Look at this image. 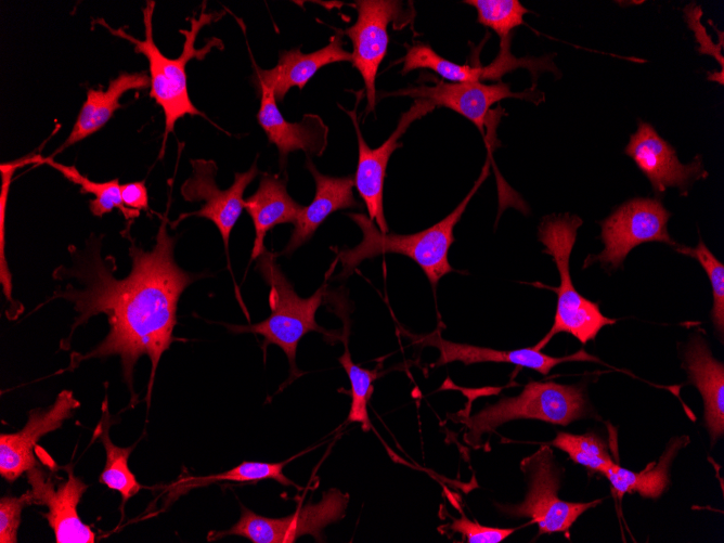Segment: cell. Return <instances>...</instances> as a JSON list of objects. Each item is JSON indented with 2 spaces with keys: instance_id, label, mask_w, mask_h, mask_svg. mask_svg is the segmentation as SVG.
I'll return each instance as SVG.
<instances>
[{
  "instance_id": "obj_21",
  "label": "cell",
  "mask_w": 724,
  "mask_h": 543,
  "mask_svg": "<svg viewBox=\"0 0 724 543\" xmlns=\"http://www.w3.org/2000/svg\"><path fill=\"white\" fill-rule=\"evenodd\" d=\"M306 167L315 181V195L309 206L302 207L294 222L295 228L283 250L284 255H290L308 242L316 229L334 211L360 207L353 196L352 176H325L316 169L310 157H307Z\"/></svg>"
},
{
  "instance_id": "obj_23",
  "label": "cell",
  "mask_w": 724,
  "mask_h": 543,
  "mask_svg": "<svg viewBox=\"0 0 724 543\" xmlns=\"http://www.w3.org/2000/svg\"><path fill=\"white\" fill-rule=\"evenodd\" d=\"M302 207L288 194L286 179L270 173L261 176L258 189L244 203V209L250 216L255 228L251 261L267 250V232L276 224L294 223Z\"/></svg>"
},
{
  "instance_id": "obj_34",
  "label": "cell",
  "mask_w": 724,
  "mask_h": 543,
  "mask_svg": "<svg viewBox=\"0 0 724 543\" xmlns=\"http://www.w3.org/2000/svg\"><path fill=\"white\" fill-rule=\"evenodd\" d=\"M33 504L30 491L0 499V542L16 543L22 510Z\"/></svg>"
},
{
  "instance_id": "obj_17",
  "label": "cell",
  "mask_w": 724,
  "mask_h": 543,
  "mask_svg": "<svg viewBox=\"0 0 724 543\" xmlns=\"http://www.w3.org/2000/svg\"><path fill=\"white\" fill-rule=\"evenodd\" d=\"M342 37V30L337 29L325 47L311 53L301 52L299 47L284 50L280 53L276 65L270 69L259 67L251 57L253 82L256 88L262 86L270 89L276 102H282L293 87L302 90L322 67L338 62H351V53L344 49Z\"/></svg>"
},
{
  "instance_id": "obj_20",
  "label": "cell",
  "mask_w": 724,
  "mask_h": 543,
  "mask_svg": "<svg viewBox=\"0 0 724 543\" xmlns=\"http://www.w3.org/2000/svg\"><path fill=\"white\" fill-rule=\"evenodd\" d=\"M689 382L699 390L704 405V424L712 444L724 434V365L716 360L706 339L695 334L683 352Z\"/></svg>"
},
{
  "instance_id": "obj_4",
  "label": "cell",
  "mask_w": 724,
  "mask_h": 543,
  "mask_svg": "<svg viewBox=\"0 0 724 543\" xmlns=\"http://www.w3.org/2000/svg\"><path fill=\"white\" fill-rule=\"evenodd\" d=\"M582 223L580 217L566 212L546 216L539 224L538 240L545 246L543 253L553 258L560 284L551 288L557 294L554 322L546 335L533 346L536 350H542L558 333L571 334L586 344L594 340L604 326L616 323L600 312L598 303L580 295L572 284L569 260Z\"/></svg>"
},
{
  "instance_id": "obj_12",
  "label": "cell",
  "mask_w": 724,
  "mask_h": 543,
  "mask_svg": "<svg viewBox=\"0 0 724 543\" xmlns=\"http://www.w3.org/2000/svg\"><path fill=\"white\" fill-rule=\"evenodd\" d=\"M358 18L353 25L342 30L352 42L351 63L358 69L366 92L365 113L376 105V76L387 53L388 25L402 15V2L395 0H358L354 2Z\"/></svg>"
},
{
  "instance_id": "obj_33",
  "label": "cell",
  "mask_w": 724,
  "mask_h": 543,
  "mask_svg": "<svg viewBox=\"0 0 724 543\" xmlns=\"http://www.w3.org/2000/svg\"><path fill=\"white\" fill-rule=\"evenodd\" d=\"M26 164H31V157L29 158H21L17 160L9 161L1 164L0 166V171H1V180H2V185H1V195H0V241H1V261H0V280L1 284L3 287V293L7 299L14 306L15 302L12 299V276L10 273V270L8 268V262L5 261V255H4V222H5V206H7V201H8V195H9V190H10V184L12 181V177L15 172V170Z\"/></svg>"
},
{
  "instance_id": "obj_13",
  "label": "cell",
  "mask_w": 724,
  "mask_h": 543,
  "mask_svg": "<svg viewBox=\"0 0 724 543\" xmlns=\"http://www.w3.org/2000/svg\"><path fill=\"white\" fill-rule=\"evenodd\" d=\"M67 478L57 482L52 471L46 473L38 465L26 471L33 504L44 505L43 517L54 532L57 543H94L95 534L80 519L77 507L88 486L66 466Z\"/></svg>"
},
{
  "instance_id": "obj_10",
  "label": "cell",
  "mask_w": 724,
  "mask_h": 543,
  "mask_svg": "<svg viewBox=\"0 0 724 543\" xmlns=\"http://www.w3.org/2000/svg\"><path fill=\"white\" fill-rule=\"evenodd\" d=\"M192 174L181 185V195L188 202H204L196 211L181 214L170 227L177 225L188 217L196 216L214 222L219 230L229 260V238L232 229L244 209V192L259 174L257 160L245 172H235L232 185L220 190L216 183L217 165L211 159H191Z\"/></svg>"
},
{
  "instance_id": "obj_36",
  "label": "cell",
  "mask_w": 724,
  "mask_h": 543,
  "mask_svg": "<svg viewBox=\"0 0 724 543\" xmlns=\"http://www.w3.org/2000/svg\"><path fill=\"white\" fill-rule=\"evenodd\" d=\"M121 199L133 210H148V194L145 180L120 184Z\"/></svg>"
},
{
  "instance_id": "obj_2",
  "label": "cell",
  "mask_w": 724,
  "mask_h": 543,
  "mask_svg": "<svg viewBox=\"0 0 724 543\" xmlns=\"http://www.w3.org/2000/svg\"><path fill=\"white\" fill-rule=\"evenodd\" d=\"M155 5V1L148 0L143 8V23L145 29V39L143 40L132 37L122 28H111L103 21L101 24H104L113 35L132 42L134 51L143 54L148 61L151 81L150 96L161 107L165 116L161 155L165 150L167 138L169 133L173 132L177 120L186 115L205 117V115L191 101L188 89L186 64L192 59L203 60L206 54L220 42L215 38L210 39L204 47L198 49L195 48V40L201 29L212 22H217L223 14L218 12H206V4L204 3L198 15L190 17V28L180 30L184 36L181 54L177 59H170L160 52L154 41L153 14Z\"/></svg>"
},
{
  "instance_id": "obj_28",
  "label": "cell",
  "mask_w": 724,
  "mask_h": 543,
  "mask_svg": "<svg viewBox=\"0 0 724 543\" xmlns=\"http://www.w3.org/2000/svg\"><path fill=\"white\" fill-rule=\"evenodd\" d=\"M35 163L49 165L65 179L79 185L81 193L93 194L94 198L89 201L92 215L102 217L117 208L128 222L140 216L139 210H133L125 206L121 199L118 178L105 182L91 181L88 177L81 174L75 166L57 163L53 157L36 156Z\"/></svg>"
},
{
  "instance_id": "obj_35",
  "label": "cell",
  "mask_w": 724,
  "mask_h": 543,
  "mask_svg": "<svg viewBox=\"0 0 724 543\" xmlns=\"http://www.w3.org/2000/svg\"><path fill=\"white\" fill-rule=\"evenodd\" d=\"M450 529L462 534L467 543H499L516 531V528H494L469 520L465 515L454 519Z\"/></svg>"
},
{
  "instance_id": "obj_29",
  "label": "cell",
  "mask_w": 724,
  "mask_h": 543,
  "mask_svg": "<svg viewBox=\"0 0 724 543\" xmlns=\"http://www.w3.org/2000/svg\"><path fill=\"white\" fill-rule=\"evenodd\" d=\"M551 445L566 452L577 464L604 474L615 462L605 441L594 434L573 435L559 431Z\"/></svg>"
},
{
  "instance_id": "obj_3",
  "label": "cell",
  "mask_w": 724,
  "mask_h": 543,
  "mask_svg": "<svg viewBox=\"0 0 724 543\" xmlns=\"http://www.w3.org/2000/svg\"><path fill=\"white\" fill-rule=\"evenodd\" d=\"M487 176L488 161L471 190L454 210L436 224L417 233H383L366 215L347 214L360 228L362 240L354 247L344 248L337 253L342 266L338 277L349 276L365 259L384 254H399L414 260L425 272L430 284L436 286L443 275L454 271L448 259L450 246L454 242L453 229Z\"/></svg>"
},
{
  "instance_id": "obj_30",
  "label": "cell",
  "mask_w": 724,
  "mask_h": 543,
  "mask_svg": "<svg viewBox=\"0 0 724 543\" xmlns=\"http://www.w3.org/2000/svg\"><path fill=\"white\" fill-rule=\"evenodd\" d=\"M477 11V22L491 28L500 41L512 39V31L525 23L530 11L518 0H466Z\"/></svg>"
},
{
  "instance_id": "obj_18",
  "label": "cell",
  "mask_w": 724,
  "mask_h": 543,
  "mask_svg": "<svg viewBox=\"0 0 724 543\" xmlns=\"http://www.w3.org/2000/svg\"><path fill=\"white\" fill-rule=\"evenodd\" d=\"M257 90L260 94L257 120L268 141L276 146L282 170L292 152L303 151L307 157L323 154L327 145L328 127L319 115L305 114L300 121L289 122L281 114L273 92L262 86Z\"/></svg>"
},
{
  "instance_id": "obj_15",
  "label": "cell",
  "mask_w": 724,
  "mask_h": 543,
  "mask_svg": "<svg viewBox=\"0 0 724 543\" xmlns=\"http://www.w3.org/2000/svg\"><path fill=\"white\" fill-rule=\"evenodd\" d=\"M386 95H408L415 100H427L435 107L450 108L471 121L483 134L484 124L492 113L490 107L504 99L515 98L539 104L544 94L538 90L513 92L503 81L487 85L483 82H445L437 81L434 86L422 85L386 93Z\"/></svg>"
},
{
  "instance_id": "obj_9",
  "label": "cell",
  "mask_w": 724,
  "mask_h": 543,
  "mask_svg": "<svg viewBox=\"0 0 724 543\" xmlns=\"http://www.w3.org/2000/svg\"><path fill=\"white\" fill-rule=\"evenodd\" d=\"M670 217L671 212L658 198L635 197L625 202L599 222L604 249L589 255L583 267L598 261L604 268L617 269L643 243L661 242L677 247L668 232Z\"/></svg>"
},
{
  "instance_id": "obj_11",
  "label": "cell",
  "mask_w": 724,
  "mask_h": 543,
  "mask_svg": "<svg viewBox=\"0 0 724 543\" xmlns=\"http://www.w3.org/2000/svg\"><path fill=\"white\" fill-rule=\"evenodd\" d=\"M358 102L360 98H358ZM353 109L345 112L352 120L358 139V165L353 176V184L360 197L363 199L369 218L376 222L383 233H388V224L384 215L383 194L386 170L391 154L402 143L399 141L410 125L435 108L427 100H415L414 104L403 113L398 125L389 138L377 148H371L365 142L357 117V105Z\"/></svg>"
},
{
  "instance_id": "obj_1",
  "label": "cell",
  "mask_w": 724,
  "mask_h": 543,
  "mask_svg": "<svg viewBox=\"0 0 724 543\" xmlns=\"http://www.w3.org/2000/svg\"><path fill=\"white\" fill-rule=\"evenodd\" d=\"M167 222L166 212L155 237V246L150 251L135 245L129 235V227L121 232L131 242L129 255L132 268L125 279L114 276L117 266L113 256L102 258L100 238L91 236L82 250L69 247L73 267L62 266L53 275L57 279L75 277L82 287L67 284L48 299H66L73 302L77 313L69 336L61 342L62 349L69 347L75 328L86 324L91 316L106 315L109 331L105 338L87 353H73L64 371H73L89 359L119 355L131 402L134 400V366L140 357L147 355L152 365L146 393L150 404L159 360L174 340L180 296L191 283L204 276L186 272L176 263V237L168 234Z\"/></svg>"
},
{
  "instance_id": "obj_27",
  "label": "cell",
  "mask_w": 724,
  "mask_h": 543,
  "mask_svg": "<svg viewBox=\"0 0 724 543\" xmlns=\"http://www.w3.org/2000/svg\"><path fill=\"white\" fill-rule=\"evenodd\" d=\"M109 424L111 415L107 398L105 397L102 404V416L93 432V437L101 440L106 454L105 466L99 481L108 489L119 492L122 496V503H125L142 489L128 466V458L134 445L121 448L114 444L108 435Z\"/></svg>"
},
{
  "instance_id": "obj_16",
  "label": "cell",
  "mask_w": 724,
  "mask_h": 543,
  "mask_svg": "<svg viewBox=\"0 0 724 543\" xmlns=\"http://www.w3.org/2000/svg\"><path fill=\"white\" fill-rule=\"evenodd\" d=\"M79 405V401L70 390H63L48 408L31 410L25 426L20 431L1 434V477L13 482L24 473L37 466L36 449L39 439L59 429Z\"/></svg>"
},
{
  "instance_id": "obj_8",
  "label": "cell",
  "mask_w": 724,
  "mask_h": 543,
  "mask_svg": "<svg viewBox=\"0 0 724 543\" xmlns=\"http://www.w3.org/2000/svg\"><path fill=\"white\" fill-rule=\"evenodd\" d=\"M349 495L338 489L323 492L318 503L299 506L296 512L283 518L258 515L241 505V516L234 526L224 531H210L208 541H217L228 535H238L254 543H292L301 535H312L322 540V530L345 517Z\"/></svg>"
},
{
  "instance_id": "obj_7",
  "label": "cell",
  "mask_w": 724,
  "mask_h": 543,
  "mask_svg": "<svg viewBox=\"0 0 724 543\" xmlns=\"http://www.w3.org/2000/svg\"><path fill=\"white\" fill-rule=\"evenodd\" d=\"M528 491L525 500L516 505H499L510 517L530 518L540 533H568L574 521L600 501L574 503L558 496L561 470L555 462L552 449L545 444L520 462Z\"/></svg>"
},
{
  "instance_id": "obj_24",
  "label": "cell",
  "mask_w": 724,
  "mask_h": 543,
  "mask_svg": "<svg viewBox=\"0 0 724 543\" xmlns=\"http://www.w3.org/2000/svg\"><path fill=\"white\" fill-rule=\"evenodd\" d=\"M417 68H427L440 75L450 82H482V81H502V77L514 70V63L510 59L502 55L496 57L487 66L476 64H456L451 62L426 43H414L409 47L403 57L402 75Z\"/></svg>"
},
{
  "instance_id": "obj_25",
  "label": "cell",
  "mask_w": 724,
  "mask_h": 543,
  "mask_svg": "<svg viewBox=\"0 0 724 543\" xmlns=\"http://www.w3.org/2000/svg\"><path fill=\"white\" fill-rule=\"evenodd\" d=\"M688 442L686 437L673 438L658 463H650L639 473L629 470L615 463L604 475L612 490L621 499L625 493L638 492L643 497H659L669 484L671 463L678 451Z\"/></svg>"
},
{
  "instance_id": "obj_32",
  "label": "cell",
  "mask_w": 724,
  "mask_h": 543,
  "mask_svg": "<svg viewBox=\"0 0 724 543\" xmlns=\"http://www.w3.org/2000/svg\"><path fill=\"white\" fill-rule=\"evenodd\" d=\"M677 253L695 258L706 271L712 287L713 307L710 318L715 331L720 334L721 340L724 333V266L709 250L703 241L699 242L695 248L685 245L675 247Z\"/></svg>"
},
{
  "instance_id": "obj_5",
  "label": "cell",
  "mask_w": 724,
  "mask_h": 543,
  "mask_svg": "<svg viewBox=\"0 0 724 543\" xmlns=\"http://www.w3.org/2000/svg\"><path fill=\"white\" fill-rule=\"evenodd\" d=\"M256 269L269 286L271 314L263 321L250 325H227L233 333H253L263 337L262 349L269 345L279 346L286 354L290 366V380L301 376L296 366V352L300 339L314 331L327 338L335 337L315 321L325 293V284L308 297H299L292 283L276 263V255L266 250L257 259Z\"/></svg>"
},
{
  "instance_id": "obj_6",
  "label": "cell",
  "mask_w": 724,
  "mask_h": 543,
  "mask_svg": "<svg viewBox=\"0 0 724 543\" xmlns=\"http://www.w3.org/2000/svg\"><path fill=\"white\" fill-rule=\"evenodd\" d=\"M587 413L583 389L554 382H529L516 397L503 398L473 415L461 418L464 440L476 447L483 434L514 419H539L566 426Z\"/></svg>"
},
{
  "instance_id": "obj_26",
  "label": "cell",
  "mask_w": 724,
  "mask_h": 543,
  "mask_svg": "<svg viewBox=\"0 0 724 543\" xmlns=\"http://www.w3.org/2000/svg\"><path fill=\"white\" fill-rule=\"evenodd\" d=\"M290 457L279 463L267 462H243L240 465L225 470L223 473L208 475V476H185L178 478L174 482L166 487L168 491V500L177 499L194 488L205 487L216 482L236 481V482H251L266 479H272L283 486H290L300 489L292 479L285 476L284 467L295 458Z\"/></svg>"
},
{
  "instance_id": "obj_22",
  "label": "cell",
  "mask_w": 724,
  "mask_h": 543,
  "mask_svg": "<svg viewBox=\"0 0 724 543\" xmlns=\"http://www.w3.org/2000/svg\"><path fill=\"white\" fill-rule=\"evenodd\" d=\"M150 86V76L145 72H122L109 81L105 90L88 89L69 135L51 157L103 128L115 111L121 107L119 99L124 93L131 90H143Z\"/></svg>"
},
{
  "instance_id": "obj_19",
  "label": "cell",
  "mask_w": 724,
  "mask_h": 543,
  "mask_svg": "<svg viewBox=\"0 0 724 543\" xmlns=\"http://www.w3.org/2000/svg\"><path fill=\"white\" fill-rule=\"evenodd\" d=\"M417 342H421L424 346L436 347L439 350L440 355L434 366H441L455 361L462 362L465 365L484 362L510 363L547 375L556 365L565 362H600L596 357L587 353L583 349L565 357L547 355L533 347L514 350H496L450 341L442 338L437 331L424 336Z\"/></svg>"
},
{
  "instance_id": "obj_14",
  "label": "cell",
  "mask_w": 724,
  "mask_h": 543,
  "mask_svg": "<svg viewBox=\"0 0 724 543\" xmlns=\"http://www.w3.org/2000/svg\"><path fill=\"white\" fill-rule=\"evenodd\" d=\"M624 154L646 176L656 195H662L668 188H678L681 194L686 195L695 181L708 176L700 155L689 164H682L675 148L659 135L652 125L643 120H638L637 130L630 135Z\"/></svg>"
},
{
  "instance_id": "obj_31",
  "label": "cell",
  "mask_w": 724,
  "mask_h": 543,
  "mask_svg": "<svg viewBox=\"0 0 724 543\" xmlns=\"http://www.w3.org/2000/svg\"><path fill=\"white\" fill-rule=\"evenodd\" d=\"M338 362L346 371L351 385V405L348 414L349 423H360L364 431L371 429L367 413V403L373 393V382L377 378V369L366 370L357 365L352 360L345 344V351L338 358Z\"/></svg>"
}]
</instances>
